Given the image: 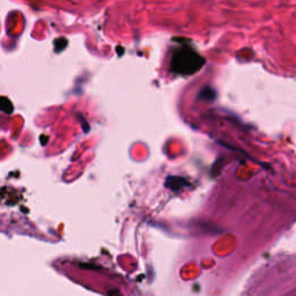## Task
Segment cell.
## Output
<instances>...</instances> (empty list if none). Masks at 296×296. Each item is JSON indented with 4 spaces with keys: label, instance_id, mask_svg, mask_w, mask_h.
I'll list each match as a JSON object with an SVG mask.
<instances>
[{
    "label": "cell",
    "instance_id": "obj_1",
    "mask_svg": "<svg viewBox=\"0 0 296 296\" xmlns=\"http://www.w3.org/2000/svg\"><path fill=\"white\" fill-rule=\"evenodd\" d=\"M205 59L193 49L183 47L174 52L170 70L181 75H191L203 67Z\"/></svg>",
    "mask_w": 296,
    "mask_h": 296
}]
</instances>
